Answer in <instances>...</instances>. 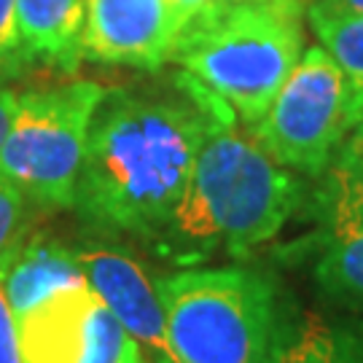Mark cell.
<instances>
[{
    "label": "cell",
    "instance_id": "cell-1",
    "mask_svg": "<svg viewBox=\"0 0 363 363\" xmlns=\"http://www.w3.org/2000/svg\"><path fill=\"white\" fill-rule=\"evenodd\" d=\"M189 100L108 89L89 130L73 210L94 232L145 240L167 229L210 121L226 111L189 76ZM229 113V111H226Z\"/></svg>",
    "mask_w": 363,
    "mask_h": 363
},
{
    "label": "cell",
    "instance_id": "cell-2",
    "mask_svg": "<svg viewBox=\"0 0 363 363\" xmlns=\"http://www.w3.org/2000/svg\"><path fill=\"white\" fill-rule=\"evenodd\" d=\"M220 111L167 229L151 247L183 269L226 253L242 259L283 232L304 202V181Z\"/></svg>",
    "mask_w": 363,
    "mask_h": 363
},
{
    "label": "cell",
    "instance_id": "cell-3",
    "mask_svg": "<svg viewBox=\"0 0 363 363\" xmlns=\"http://www.w3.org/2000/svg\"><path fill=\"white\" fill-rule=\"evenodd\" d=\"M304 0H210L181 27L169 62L253 132L304 52Z\"/></svg>",
    "mask_w": 363,
    "mask_h": 363
},
{
    "label": "cell",
    "instance_id": "cell-4",
    "mask_svg": "<svg viewBox=\"0 0 363 363\" xmlns=\"http://www.w3.org/2000/svg\"><path fill=\"white\" fill-rule=\"evenodd\" d=\"M175 363H272L283 323L274 277L253 267H216L159 277Z\"/></svg>",
    "mask_w": 363,
    "mask_h": 363
},
{
    "label": "cell",
    "instance_id": "cell-5",
    "mask_svg": "<svg viewBox=\"0 0 363 363\" xmlns=\"http://www.w3.org/2000/svg\"><path fill=\"white\" fill-rule=\"evenodd\" d=\"M97 81H65L19 91L3 148L0 178L40 210H73L94 113L105 100Z\"/></svg>",
    "mask_w": 363,
    "mask_h": 363
},
{
    "label": "cell",
    "instance_id": "cell-6",
    "mask_svg": "<svg viewBox=\"0 0 363 363\" xmlns=\"http://www.w3.org/2000/svg\"><path fill=\"white\" fill-rule=\"evenodd\" d=\"M363 118V94L320 43L307 46L253 130L267 154L301 178L318 181Z\"/></svg>",
    "mask_w": 363,
    "mask_h": 363
},
{
    "label": "cell",
    "instance_id": "cell-7",
    "mask_svg": "<svg viewBox=\"0 0 363 363\" xmlns=\"http://www.w3.org/2000/svg\"><path fill=\"white\" fill-rule=\"evenodd\" d=\"M16 331L25 363H121L135 342L89 286L38 301Z\"/></svg>",
    "mask_w": 363,
    "mask_h": 363
},
{
    "label": "cell",
    "instance_id": "cell-8",
    "mask_svg": "<svg viewBox=\"0 0 363 363\" xmlns=\"http://www.w3.org/2000/svg\"><path fill=\"white\" fill-rule=\"evenodd\" d=\"M318 181L323 186L312 280L331 307L363 315V183L337 162Z\"/></svg>",
    "mask_w": 363,
    "mask_h": 363
},
{
    "label": "cell",
    "instance_id": "cell-9",
    "mask_svg": "<svg viewBox=\"0 0 363 363\" xmlns=\"http://www.w3.org/2000/svg\"><path fill=\"white\" fill-rule=\"evenodd\" d=\"M84 280L94 296L124 325V331L140 347L159 358H169L167 320L159 294V277L145 269L130 250L86 240L76 245Z\"/></svg>",
    "mask_w": 363,
    "mask_h": 363
},
{
    "label": "cell",
    "instance_id": "cell-10",
    "mask_svg": "<svg viewBox=\"0 0 363 363\" xmlns=\"http://www.w3.org/2000/svg\"><path fill=\"white\" fill-rule=\"evenodd\" d=\"M181 33L169 0H86L84 60L159 70Z\"/></svg>",
    "mask_w": 363,
    "mask_h": 363
},
{
    "label": "cell",
    "instance_id": "cell-11",
    "mask_svg": "<svg viewBox=\"0 0 363 363\" xmlns=\"http://www.w3.org/2000/svg\"><path fill=\"white\" fill-rule=\"evenodd\" d=\"M86 286L76 245L46 232H30L0 259V288L13 318H22L57 291Z\"/></svg>",
    "mask_w": 363,
    "mask_h": 363
},
{
    "label": "cell",
    "instance_id": "cell-12",
    "mask_svg": "<svg viewBox=\"0 0 363 363\" xmlns=\"http://www.w3.org/2000/svg\"><path fill=\"white\" fill-rule=\"evenodd\" d=\"M86 0H16V35L25 67L76 73L84 60Z\"/></svg>",
    "mask_w": 363,
    "mask_h": 363
},
{
    "label": "cell",
    "instance_id": "cell-13",
    "mask_svg": "<svg viewBox=\"0 0 363 363\" xmlns=\"http://www.w3.org/2000/svg\"><path fill=\"white\" fill-rule=\"evenodd\" d=\"M272 363H363V315L286 304Z\"/></svg>",
    "mask_w": 363,
    "mask_h": 363
},
{
    "label": "cell",
    "instance_id": "cell-14",
    "mask_svg": "<svg viewBox=\"0 0 363 363\" xmlns=\"http://www.w3.org/2000/svg\"><path fill=\"white\" fill-rule=\"evenodd\" d=\"M318 43L363 94V13H307Z\"/></svg>",
    "mask_w": 363,
    "mask_h": 363
},
{
    "label": "cell",
    "instance_id": "cell-15",
    "mask_svg": "<svg viewBox=\"0 0 363 363\" xmlns=\"http://www.w3.org/2000/svg\"><path fill=\"white\" fill-rule=\"evenodd\" d=\"M38 210L16 186L0 178V259L33 232Z\"/></svg>",
    "mask_w": 363,
    "mask_h": 363
},
{
    "label": "cell",
    "instance_id": "cell-16",
    "mask_svg": "<svg viewBox=\"0 0 363 363\" xmlns=\"http://www.w3.org/2000/svg\"><path fill=\"white\" fill-rule=\"evenodd\" d=\"M27 67L16 35V0H0V81L22 76Z\"/></svg>",
    "mask_w": 363,
    "mask_h": 363
},
{
    "label": "cell",
    "instance_id": "cell-17",
    "mask_svg": "<svg viewBox=\"0 0 363 363\" xmlns=\"http://www.w3.org/2000/svg\"><path fill=\"white\" fill-rule=\"evenodd\" d=\"M0 363H25L22 347H19V331L16 318L6 301V294L0 288Z\"/></svg>",
    "mask_w": 363,
    "mask_h": 363
},
{
    "label": "cell",
    "instance_id": "cell-18",
    "mask_svg": "<svg viewBox=\"0 0 363 363\" xmlns=\"http://www.w3.org/2000/svg\"><path fill=\"white\" fill-rule=\"evenodd\" d=\"M334 162L363 183V118L355 124V130L347 135V140L342 143Z\"/></svg>",
    "mask_w": 363,
    "mask_h": 363
},
{
    "label": "cell",
    "instance_id": "cell-19",
    "mask_svg": "<svg viewBox=\"0 0 363 363\" xmlns=\"http://www.w3.org/2000/svg\"><path fill=\"white\" fill-rule=\"evenodd\" d=\"M16 100H19V91H13L9 84L0 81V148H3V140L16 116Z\"/></svg>",
    "mask_w": 363,
    "mask_h": 363
},
{
    "label": "cell",
    "instance_id": "cell-20",
    "mask_svg": "<svg viewBox=\"0 0 363 363\" xmlns=\"http://www.w3.org/2000/svg\"><path fill=\"white\" fill-rule=\"evenodd\" d=\"M307 13H363V0H307Z\"/></svg>",
    "mask_w": 363,
    "mask_h": 363
},
{
    "label": "cell",
    "instance_id": "cell-21",
    "mask_svg": "<svg viewBox=\"0 0 363 363\" xmlns=\"http://www.w3.org/2000/svg\"><path fill=\"white\" fill-rule=\"evenodd\" d=\"M210 0H169V6H172V11H175V16H178V22H181V27L194 16V13H199L205 6H208Z\"/></svg>",
    "mask_w": 363,
    "mask_h": 363
},
{
    "label": "cell",
    "instance_id": "cell-22",
    "mask_svg": "<svg viewBox=\"0 0 363 363\" xmlns=\"http://www.w3.org/2000/svg\"><path fill=\"white\" fill-rule=\"evenodd\" d=\"M121 363H148V358L143 355V347H140V342H132L130 352L124 355V361Z\"/></svg>",
    "mask_w": 363,
    "mask_h": 363
},
{
    "label": "cell",
    "instance_id": "cell-23",
    "mask_svg": "<svg viewBox=\"0 0 363 363\" xmlns=\"http://www.w3.org/2000/svg\"><path fill=\"white\" fill-rule=\"evenodd\" d=\"M156 363H175V361H172V358H159Z\"/></svg>",
    "mask_w": 363,
    "mask_h": 363
},
{
    "label": "cell",
    "instance_id": "cell-24",
    "mask_svg": "<svg viewBox=\"0 0 363 363\" xmlns=\"http://www.w3.org/2000/svg\"><path fill=\"white\" fill-rule=\"evenodd\" d=\"M226 3H237V0H226Z\"/></svg>",
    "mask_w": 363,
    "mask_h": 363
}]
</instances>
